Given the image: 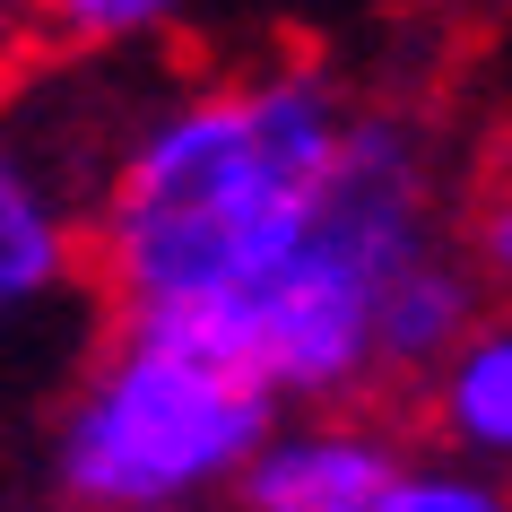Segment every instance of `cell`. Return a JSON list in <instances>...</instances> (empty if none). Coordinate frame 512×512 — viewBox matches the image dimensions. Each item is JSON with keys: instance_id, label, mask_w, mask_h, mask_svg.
Segmentation results:
<instances>
[{"instance_id": "cell-1", "label": "cell", "mask_w": 512, "mask_h": 512, "mask_svg": "<svg viewBox=\"0 0 512 512\" xmlns=\"http://www.w3.org/2000/svg\"><path fill=\"white\" fill-rule=\"evenodd\" d=\"M356 96L322 61H243L139 105L87 165V270L105 322L226 348L313 235Z\"/></svg>"}, {"instance_id": "cell-2", "label": "cell", "mask_w": 512, "mask_h": 512, "mask_svg": "<svg viewBox=\"0 0 512 512\" xmlns=\"http://www.w3.org/2000/svg\"><path fill=\"white\" fill-rule=\"evenodd\" d=\"M452 174L443 139L417 105L356 96L348 157L330 183L313 235L296 261L243 304L226 348L252 382H270L278 408H356L382 400V296L400 287L408 261L452 243Z\"/></svg>"}, {"instance_id": "cell-3", "label": "cell", "mask_w": 512, "mask_h": 512, "mask_svg": "<svg viewBox=\"0 0 512 512\" xmlns=\"http://www.w3.org/2000/svg\"><path fill=\"white\" fill-rule=\"evenodd\" d=\"M278 417L235 356L113 322L53 408L44 486L61 512H226Z\"/></svg>"}, {"instance_id": "cell-4", "label": "cell", "mask_w": 512, "mask_h": 512, "mask_svg": "<svg viewBox=\"0 0 512 512\" xmlns=\"http://www.w3.org/2000/svg\"><path fill=\"white\" fill-rule=\"evenodd\" d=\"M96 296L87 270V174L35 122L0 113V339L61 322Z\"/></svg>"}, {"instance_id": "cell-5", "label": "cell", "mask_w": 512, "mask_h": 512, "mask_svg": "<svg viewBox=\"0 0 512 512\" xmlns=\"http://www.w3.org/2000/svg\"><path fill=\"white\" fill-rule=\"evenodd\" d=\"M400 434L382 426L374 400L356 408H287L270 443L243 460L226 512H365L382 478L400 469Z\"/></svg>"}, {"instance_id": "cell-6", "label": "cell", "mask_w": 512, "mask_h": 512, "mask_svg": "<svg viewBox=\"0 0 512 512\" xmlns=\"http://www.w3.org/2000/svg\"><path fill=\"white\" fill-rule=\"evenodd\" d=\"M417 408V434L452 460H478V469H504L512 478V304L495 296L478 313V330L460 339L434 374H417L400 391Z\"/></svg>"}, {"instance_id": "cell-7", "label": "cell", "mask_w": 512, "mask_h": 512, "mask_svg": "<svg viewBox=\"0 0 512 512\" xmlns=\"http://www.w3.org/2000/svg\"><path fill=\"white\" fill-rule=\"evenodd\" d=\"M495 304V287L478 278V261L460 252V235L452 243H434L426 261H408L400 270V287L382 296V391H408L417 374H434L443 356L478 330V313Z\"/></svg>"}, {"instance_id": "cell-8", "label": "cell", "mask_w": 512, "mask_h": 512, "mask_svg": "<svg viewBox=\"0 0 512 512\" xmlns=\"http://www.w3.org/2000/svg\"><path fill=\"white\" fill-rule=\"evenodd\" d=\"M191 0H27L35 61H122L183 27Z\"/></svg>"}, {"instance_id": "cell-9", "label": "cell", "mask_w": 512, "mask_h": 512, "mask_svg": "<svg viewBox=\"0 0 512 512\" xmlns=\"http://www.w3.org/2000/svg\"><path fill=\"white\" fill-rule=\"evenodd\" d=\"M365 512H512V478L417 443V452H400V469L382 478V495Z\"/></svg>"}, {"instance_id": "cell-10", "label": "cell", "mask_w": 512, "mask_h": 512, "mask_svg": "<svg viewBox=\"0 0 512 512\" xmlns=\"http://www.w3.org/2000/svg\"><path fill=\"white\" fill-rule=\"evenodd\" d=\"M452 235H460V252L478 261V278L512 304V165H495V174H486V183L460 200Z\"/></svg>"}, {"instance_id": "cell-11", "label": "cell", "mask_w": 512, "mask_h": 512, "mask_svg": "<svg viewBox=\"0 0 512 512\" xmlns=\"http://www.w3.org/2000/svg\"><path fill=\"white\" fill-rule=\"evenodd\" d=\"M35 61V35H27V0H0V96L18 87V70Z\"/></svg>"}]
</instances>
